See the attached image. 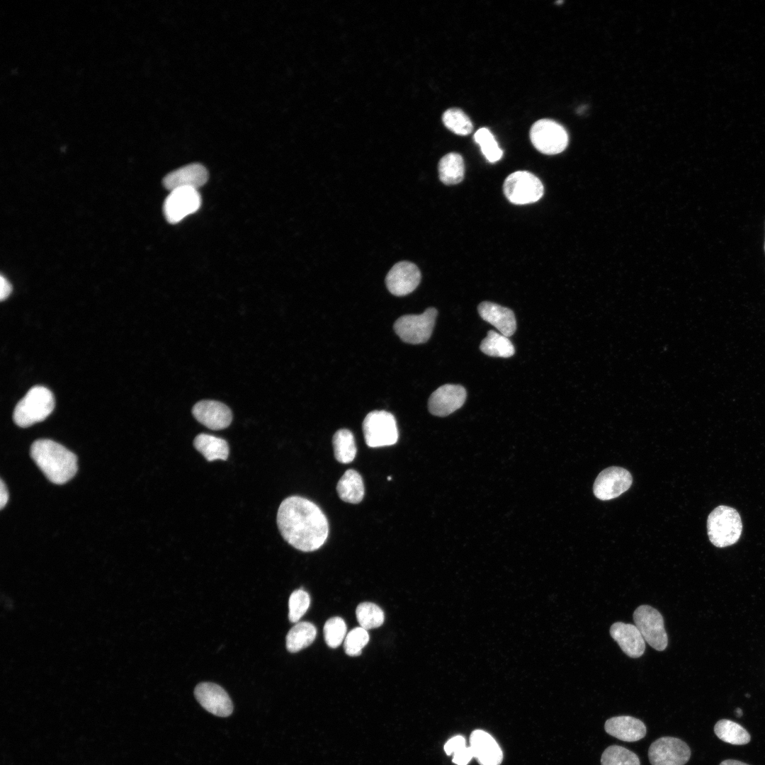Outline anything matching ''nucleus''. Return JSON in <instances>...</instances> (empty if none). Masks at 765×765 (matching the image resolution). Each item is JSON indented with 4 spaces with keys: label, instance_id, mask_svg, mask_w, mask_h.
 <instances>
[{
    "label": "nucleus",
    "instance_id": "f257e3e1",
    "mask_svg": "<svg viewBox=\"0 0 765 765\" xmlns=\"http://www.w3.org/2000/svg\"><path fill=\"white\" fill-rule=\"evenodd\" d=\"M277 525L283 539L303 552L319 549L329 535L328 521L321 509L300 496L289 497L281 502Z\"/></svg>",
    "mask_w": 765,
    "mask_h": 765
},
{
    "label": "nucleus",
    "instance_id": "f03ea898",
    "mask_svg": "<svg viewBox=\"0 0 765 765\" xmlns=\"http://www.w3.org/2000/svg\"><path fill=\"white\" fill-rule=\"evenodd\" d=\"M30 456L52 483L62 484L77 471V458L61 444L49 439H38L30 447Z\"/></svg>",
    "mask_w": 765,
    "mask_h": 765
},
{
    "label": "nucleus",
    "instance_id": "7ed1b4c3",
    "mask_svg": "<svg viewBox=\"0 0 765 765\" xmlns=\"http://www.w3.org/2000/svg\"><path fill=\"white\" fill-rule=\"evenodd\" d=\"M55 398L45 387L35 386L16 404L13 419L21 427H28L45 419L53 411Z\"/></svg>",
    "mask_w": 765,
    "mask_h": 765
},
{
    "label": "nucleus",
    "instance_id": "20e7f679",
    "mask_svg": "<svg viewBox=\"0 0 765 765\" xmlns=\"http://www.w3.org/2000/svg\"><path fill=\"white\" fill-rule=\"evenodd\" d=\"M710 541L718 548H725L737 543L742 531L739 513L733 508L719 506L709 514L707 521Z\"/></svg>",
    "mask_w": 765,
    "mask_h": 765
},
{
    "label": "nucleus",
    "instance_id": "39448f33",
    "mask_svg": "<svg viewBox=\"0 0 765 765\" xmlns=\"http://www.w3.org/2000/svg\"><path fill=\"white\" fill-rule=\"evenodd\" d=\"M366 443L370 448L394 445L398 440V430L395 416L385 410L368 413L363 421Z\"/></svg>",
    "mask_w": 765,
    "mask_h": 765
},
{
    "label": "nucleus",
    "instance_id": "423d86ee",
    "mask_svg": "<svg viewBox=\"0 0 765 765\" xmlns=\"http://www.w3.org/2000/svg\"><path fill=\"white\" fill-rule=\"evenodd\" d=\"M438 311L427 308L421 314H407L398 318L393 326L400 339L408 344H419L426 342L431 336Z\"/></svg>",
    "mask_w": 765,
    "mask_h": 765
},
{
    "label": "nucleus",
    "instance_id": "0eeeda50",
    "mask_svg": "<svg viewBox=\"0 0 765 765\" xmlns=\"http://www.w3.org/2000/svg\"><path fill=\"white\" fill-rule=\"evenodd\" d=\"M504 193L512 203L524 205L538 201L543 195V185L534 174L518 171L509 174L503 185Z\"/></svg>",
    "mask_w": 765,
    "mask_h": 765
},
{
    "label": "nucleus",
    "instance_id": "6e6552de",
    "mask_svg": "<svg viewBox=\"0 0 765 765\" xmlns=\"http://www.w3.org/2000/svg\"><path fill=\"white\" fill-rule=\"evenodd\" d=\"M530 139L536 149L545 154L560 153L568 144L565 129L550 119L536 121L530 130Z\"/></svg>",
    "mask_w": 765,
    "mask_h": 765
},
{
    "label": "nucleus",
    "instance_id": "1a4fd4ad",
    "mask_svg": "<svg viewBox=\"0 0 765 765\" xmlns=\"http://www.w3.org/2000/svg\"><path fill=\"white\" fill-rule=\"evenodd\" d=\"M633 620L646 642L657 651L666 649L668 637L663 617L657 609L648 605H641L635 610Z\"/></svg>",
    "mask_w": 765,
    "mask_h": 765
},
{
    "label": "nucleus",
    "instance_id": "9d476101",
    "mask_svg": "<svg viewBox=\"0 0 765 765\" xmlns=\"http://www.w3.org/2000/svg\"><path fill=\"white\" fill-rule=\"evenodd\" d=\"M648 757L652 765H684L691 757V749L679 738L663 737L651 744Z\"/></svg>",
    "mask_w": 765,
    "mask_h": 765
},
{
    "label": "nucleus",
    "instance_id": "9b49d317",
    "mask_svg": "<svg viewBox=\"0 0 765 765\" xmlns=\"http://www.w3.org/2000/svg\"><path fill=\"white\" fill-rule=\"evenodd\" d=\"M200 204L198 190L187 188L173 190L164 203V216L169 222L175 224L196 212Z\"/></svg>",
    "mask_w": 765,
    "mask_h": 765
},
{
    "label": "nucleus",
    "instance_id": "f8f14e48",
    "mask_svg": "<svg viewBox=\"0 0 765 765\" xmlns=\"http://www.w3.org/2000/svg\"><path fill=\"white\" fill-rule=\"evenodd\" d=\"M631 474L620 467H610L602 470L594 481L593 491L601 500H610L626 492L632 484Z\"/></svg>",
    "mask_w": 765,
    "mask_h": 765
},
{
    "label": "nucleus",
    "instance_id": "ddd939ff",
    "mask_svg": "<svg viewBox=\"0 0 765 765\" xmlns=\"http://www.w3.org/2000/svg\"><path fill=\"white\" fill-rule=\"evenodd\" d=\"M466 397V390L462 385L445 384L431 395L428 401L429 411L434 416H446L460 409Z\"/></svg>",
    "mask_w": 765,
    "mask_h": 765
},
{
    "label": "nucleus",
    "instance_id": "4468645a",
    "mask_svg": "<svg viewBox=\"0 0 765 765\" xmlns=\"http://www.w3.org/2000/svg\"><path fill=\"white\" fill-rule=\"evenodd\" d=\"M421 277V272L416 265L409 261H400L390 270L385 278V283L392 295L404 296L416 288Z\"/></svg>",
    "mask_w": 765,
    "mask_h": 765
},
{
    "label": "nucleus",
    "instance_id": "2eb2a0df",
    "mask_svg": "<svg viewBox=\"0 0 765 765\" xmlns=\"http://www.w3.org/2000/svg\"><path fill=\"white\" fill-rule=\"evenodd\" d=\"M194 695L198 703L215 715L227 717L232 713L233 705L229 695L216 684L203 682L198 684Z\"/></svg>",
    "mask_w": 765,
    "mask_h": 765
},
{
    "label": "nucleus",
    "instance_id": "dca6fc26",
    "mask_svg": "<svg viewBox=\"0 0 765 765\" xmlns=\"http://www.w3.org/2000/svg\"><path fill=\"white\" fill-rule=\"evenodd\" d=\"M192 413L198 421L212 430L226 429L232 419L230 408L214 400L198 402L193 406Z\"/></svg>",
    "mask_w": 765,
    "mask_h": 765
},
{
    "label": "nucleus",
    "instance_id": "f3484780",
    "mask_svg": "<svg viewBox=\"0 0 765 765\" xmlns=\"http://www.w3.org/2000/svg\"><path fill=\"white\" fill-rule=\"evenodd\" d=\"M208 179V173L205 167L200 164L194 163L168 174L163 180V184L170 191L186 188L198 190Z\"/></svg>",
    "mask_w": 765,
    "mask_h": 765
},
{
    "label": "nucleus",
    "instance_id": "a211bd4d",
    "mask_svg": "<svg viewBox=\"0 0 765 765\" xmlns=\"http://www.w3.org/2000/svg\"><path fill=\"white\" fill-rule=\"evenodd\" d=\"M611 638L628 657L638 658L645 650V641L635 624L616 622L610 628Z\"/></svg>",
    "mask_w": 765,
    "mask_h": 765
},
{
    "label": "nucleus",
    "instance_id": "6ab92c4d",
    "mask_svg": "<svg viewBox=\"0 0 765 765\" xmlns=\"http://www.w3.org/2000/svg\"><path fill=\"white\" fill-rule=\"evenodd\" d=\"M482 319L493 325L499 332L509 337L516 330V320L514 312L494 302L484 301L477 307Z\"/></svg>",
    "mask_w": 765,
    "mask_h": 765
},
{
    "label": "nucleus",
    "instance_id": "aec40b11",
    "mask_svg": "<svg viewBox=\"0 0 765 765\" xmlns=\"http://www.w3.org/2000/svg\"><path fill=\"white\" fill-rule=\"evenodd\" d=\"M470 743L474 757L480 765H500L503 759L502 751L489 733L482 730H474L470 735Z\"/></svg>",
    "mask_w": 765,
    "mask_h": 765
},
{
    "label": "nucleus",
    "instance_id": "412c9836",
    "mask_svg": "<svg viewBox=\"0 0 765 765\" xmlns=\"http://www.w3.org/2000/svg\"><path fill=\"white\" fill-rule=\"evenodd\" d=\"M604 728L608 735L629 742L640 740L647 732L646 726L642 720L628 715L609 718L606 721Z\"/></svg>",
    "mask_w": 765,
    "mask_h": 765
},
{
    "label": "nucleus",
    "instance_id": "4be33fe9",
    "mask_svg": "<svg viewBox=\"0 0 765 765\" xmlns=\"http://www.w3.org/2000/svg\"><path fill=\"white\" fill-rule=\"evenodd\" d=\"M336 491L339 498L345 502H361L364 497V484L361 475L355 470H347L339 480Z\"/></svg>",
    "mask_w": 765,
    "mask_h": 765
},
{
    "label": "nucleus",
    "instance_id": "5701e85b",
    "mask_svg": "<svg viewBox=\"0 0 765 765\" xmlns=\"http://www.w3.org/2000/svg\"><path fill=\"white\" fill-rule=\"evenodd\" d=\"M193 445L209 462L216 460H226L228 458L229 445L222 438L207 434H200L195 438Z\"/></svg>",
    "mask_w": 765,
    "mask_h": 765
},
{
    "label": "nucleus",
    "instance_id": "b1692460",
    "mask_svg": "<svg viewBox=\"0 0 765 765\" xmlns=\"http://www.w3.org/2000/svg\"><path fill=\"white\" fill-rule=\"evenodd\" d=\"M439 178L446 185H454L460 183L465 174V164L460 154L450 152L443 156L439 161Z\"/></svg>",
    "mask_w": 765,
    "mask_h": 765
},
{
    "label": "nucleus",
    "instance_id": "393cba45",
    "mask_svg": "<svg viewBox=\"0 0 765 765\" xmlns=\"http://www.w3.org/2000/svg\"><path fill=\"white\" fill-rule=\"evenodd\" d=\"M316 635V628L311 623H297L287 634L286 648L290 652H297L312 644Z\"/></svg>",
    "mask_w": 765,
    "mask_h": 765
},
{
    "label": "nucleus",
    "instance_id": "a878e982",
    "mask_svg": "<svg viewBox=\"0 0 765 765\" xmlns=\"http://www.w3.org/2000/svg\"><path fill=\"white\" fill-rule=\"evenodd\" d=\"M480 348L484 354L501 358H509L515 353V348L509 337L490 330L481 341Z\"/></svg>",
    "mask_w": 765,
    "mask_h": 765
},
{
    "label": "nucleus",
    "instance_id": "bb28decb",
    "mask_svg": "<svg viewBox=\"0 0 765 765\" xmlns=\"http://www.w3.org/2000/svg\"><path fill=\"white\" fill-rule=\"evenodd\" d=\"M716 736L722 741L734 745H743L749 742L750 735L740 724L727 719H722L714 727Z\"/></svg>",
    "mask_w": 765,
    "mask_h": 765
},
{
    "label": "nucleus",
    "instance_id": "cd10ccee",
    "mask_svg": "<svg viewBox=\"0 0 765 765\" xmlns=\"http://www.w3.org/2000/svg\"><path fill=\"white\" fill-rule=\"evenodd\" d=\"M334 457L337 461L347 464L353 460L357 449L354 436L348 429L338 430L332 439Z\"/></svg>",
    "mask_w": 765,
    "mask_h": 765
},
{
    "label": "nucleus",
    "instance_id": "c85d7f7f",
    "mask_svg": "<svg viewBox=\"0 0 765 765\" xmlns=\"http://www.w3.org/2000/svg\"><path fill=\"white\" fill-rule=\"evenodd\" d=\"M356 614L360 626L367 630L380 627L385 619L382 610L370 602L360 604L356 608Z\"/></svg>",
    "mask_w": 765,
    "mask_h": 765
},
{
    "label": "nucleus",
    "instance_id": "c756f323",
    "mask_svg": "<svg viewBox=\"0 0 765 765\" xmlns=\"http://www.w3.org/2000/svg\"><path fill=\"white\" fill-rule=\"evenodd\" d=\"M601 765H640L638 756L633 752L618 745H611L603 752Z\"/></svg>",
    "mask_w": 765,
    "mask_h": 765
},
{
    "label": "nucleus",
    "instance_id": "7c9ffc66",
    "mask_svg": "<svg viewBox=\"0 0 765 765\" xmlns=\"http://www.w3.org/2000/svg\"><path fill=\"white\" fill-rule=\"evenodd\" d=\"M474 139L480 145L482 154L489 162H496L502 158L503 151L500 149L494 136L489 129L486 128H480L475 133Z\"/></svg>",
    "mask_w": 765,
    "mask_h": 765
},
{
    "label": "nucleus",
    "instance_id": "2f4dec72",
    "mask_svg": "<svg viewBox=\"0 0 765 765\" xmlns=\"http://www.w3.org/2000/svg\"><path fill=\"white\" fill-rule=\"evenodd\" d=\"M442 119L445 126L457 135H466L472 131L471 120L459 108L448 109L444 112Z\"/></svg>",
    "mask_w": 765,
    "mask_h": 765
},
{
    "label": "nucleus",
    "instance_id": "473e14b6",
    "mask_svg": "<svg viewBox=\"0 0 765 765\" xmlns=\"http://www.w3.org/2000/svg\"><path fill=\"white\" fill-rule=\"evenodd\" d=\"M324 635L327 645L332 647H339L346 635V625L340 617H333L327 620L324 626Z\"/></svg>",
    "mask_w": 765,
    "mask_h": 765
},
{
    "label": "nucleus",
    "instance_id": "72a5a7b5",
    "mask_svg": "<svg viewBox=\"0 0 765 765\" xmlns=\"http://www.w3.org/2000/svg\"><path fill=\"white\" fill-rule=\"evenodd\" d=\"M310 604V598L307 592L303 589L294 591L288 601V618L290 622L298 623L307 611Z\"/></svg>",
    "mask_w": 765,
    "mask_h": 765
},
{
    "label": "nucleus",
    "instance_id": "f704fd0d",
    "mask_svg": "<svg viewBox=\"0 0 765 765\" xmlns=\"http://www.w3.org/2000/svg\"><path fill=\"white\" fill-rule=\"evenodd\" d=\"M368 641L369 635L367 630L361 626L355 628L346 635L344 639L345 652L349 656H358Z\"/></svg>",
    "mask_w": 765,
    "mask_h": 765
},
{
    "label": "nucleus",
    "instance_id": "c9c22d12",
    "mask_svg": "<svg viewBox=\"0 0 765 765\" xmlns=\"http://www.w3.org/2000/svg\"><path fill=\"white\" fill-rule=\"evenodd\" d=\"M474 757L470 747H463L453 754V762L457 765H467Z\"/></svg>",
    "mask_w": 765,
    "mask_h": 765
},
{
    "label": "nucleus",
    "instance_id": "e433bc0d",
    "mask_svg": "<svg viewBox=\"0 0 765 765\" xmlns=\"http://www.w3.org/2000/svg\"><path fill=\"white\" fill-rule=\"evenodd\" d=\"M465 746V739L463 736L457 735L448 740L444 745V750L448 755H451Z\"/></svg>",
    "mask_w": 765,
    "mask_h": 765
},
{
    "label": "nucleus",
    "instance_id": "4c0bfd02",
    "mask_svg": "<svg viewBox=\"0 0 765 765\" xmlns=\"http://www.w3.org/2000/svg\"><path fill=\"white\" fill-rule=\"evenodd\" d=\"M0 280H1V281H0V285H1L0 298H1V300L3 301L5 299H6L9 296V295L11 294V290H12V287H11L10 283L8 282V280L6 278H4L3 276H1Z\"/></svg>",
    "mask_w": 765,
    "mask_h": 765
},
{
    "label": "nucleus",
    "instance_id": "58836bf2",
    "mask_svg": "<svg viewBox=\"0 0 765 765\" xmlns=\"http://www.w3.org/2000/svg\"><path fill=\"white\" fill-rule=\"evenodd\" d=\"M8 499V492L6 487L2 480L0 482V508L2 509L6 504Z\"/></svg>",
    "mask_w": 765,
    "mask_h": 765
},
{
    "label": "nucleus",
    "instance_id": "ea45409f",
    "mask_svg": "<svg viewBox=\"0 0 765 765\" xmlns=\"http://www.w3.org/2000/svg\"><path fill=\"white\" fill-rule=\"evenodd\" d=\"M720 765H749V764H747L746 763H744V762H742L740 761H737V760L727 759V760L722 761L720 764Z\"/></svg>",
    "mask_w": 765,
    "mask_h": 765
},
{
    "label": "nucleus",
    "instance_id": "a19ab883",
    "mask_svg": "<svg viewBox=\"0 0 765 765\" xmlns=\"http://www.w3.org/2000/svg\"><path fill=\"white\" fill-rule=\"evenodd\" d=\"M735 714L737 717H741L742 715V710L740 708H737L735 710Z\"/></svg>",
    "mask_w": 765,
    "mask_h": 765
},
{
    "label": "nucleus",
    "instance_id": "79ce46f5",
    "mask_svg": "<svg viewBox=\"0 0 765 765\" xmlns=\"http://www.w3.org/2000/svg\"><path fill=\"white\" fill-rule=\"evenodd\" d=\"M387 480H392V477H387Z\"/></svg>",
    "mask_w": 765,
    "mask_h": 765
},
{
    "label": "nucleus",
    "instance_id": "37998d69",
    "mask_svg": "<svg viewBox=\"0 0 765 765\" xmlns=\"http://www.w3.org/2000/svg\"><path fill=\"white\" fill-rule=\"evenodd\" d=\"M764 251H765V242H764Z\"/></svg>",
    "mask_w": 765,
    "mask_h": 765
}]
</instances>
